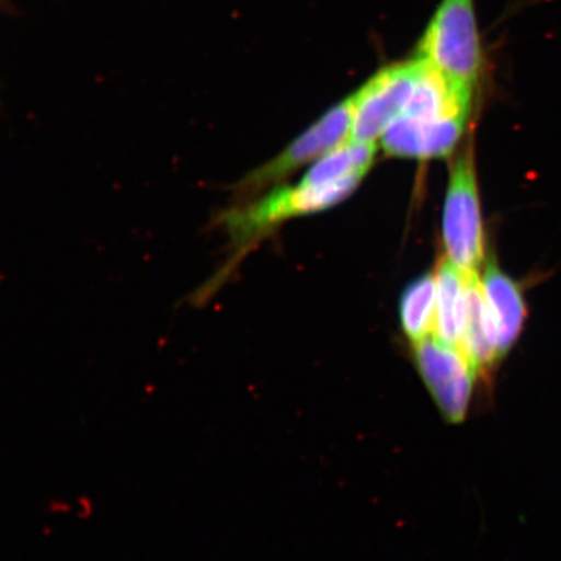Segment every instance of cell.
Here are the masks:
<instances>
[{
    "label": "cell",
    "instance_id": "obj_1",
    "mask_svg": "<svg viewBox=\"0 0 561 561\" xmlns=\"http://www.w3.org/2000/svg\"><path fill=\"white\" fill-rule=\"evenodd\" d=\"M483 47L474 0H442L417 47V58L468 89L479 82Z\"/></svg>",
    "mask_w": 561,
    "mask_h": 561
},
{
    "label": "cell",
    "instance_id": "obj_2",
    "mask_svg": "<svg viewBox=\"0 0 561 561\" xmlns=\"http://www.w3.org/2000/svg\"><path fill=\"white\" fill-rule=\"evenodd\" d=\"M354 118V98L339 103L321 116L304 135L293 140L291 145L268 163L245 174L243 179L231 186L233 203H243L270 191L280 181L300 167L314 159L327 156L343 144L351 135Z\"/></svg>",
    "mask_w": 561,
    "mask_h": 561
},
{
    "label": "cell",
    "instance_id": "obj_3",
    "mask_svg": "<svg viewBox=\"0 0 561 561\" xmlns=\"http://www.w3.org/2000/svg\"><path fill=\"white\" fill-rule=\"evenodd\" d=\"M444 240L448 261L467 275L479 273L483 230L471 147L453 165L445 203Z\"/></svg>",
    "mask_w": 561,
    "mask_h": 561
},
{
    "label": "cell",
    "instance_id": "obj_4",
    "mask_svg": "<svg viewBox=\"0 0 561 561\" xmlns=\"http://www.w3.org/2000/svg\"><path fill=\"white\" fill-rule=\"evenodd\" d=\"M419 66L415 59L386 67L356 91L350 140L375 142L404 114L415 89Z\"/></svg>",
    "mask_w": 561,
    "mask_h": 561
},
{
    "label": "cell",
    "instance_id": "obj_5",
    "mask_svg": "<svg viewBox=\"0 0 561 561\" xmlns=\"http://www.w3.org/2000/svg\"><path fill=\"white\" fill-rule=\"evenodd\" d=\"M421 377L436 399L444 416L451 423L466 419L473 394L477 368L465 351L448 345L436 335L415 343Z\"/></svg>",
    "mask_w": 561,
    "mask_h": 561
},
{
    "label": "cell",
    "instance_id": "obj_6",
    "mask_svg": "<svg viewBox=\"0 0 561 561\" xmlns=\"http://www.w3.org/2000/svg\"><path fill=\"white\" fill-rule=\"evenodd\" d=\"M468 118L420 121L402 115L382 135V146L389 156L434 159L450 156L465 133Z\"/></svg>",
    "mask_w": 561,
    "mask_h": 561
},
{
    "label": "cell",
    "instance_id": "obj_7",
    "mask_svg": "<svg viewBox=\"0 0 561 561\" xmlns=\"http://www.w3.org/2000/svg\"><path fill=\"white\" fill-rule=\"evenodd\" d=\"M482 287L495 328L497 350L503 356L515 345L523 331L526 306L522 287L495 263L486 265Z\"/></svg>",
    "mask_w": 561,
    "mask_h": 561
},
{
    "label": "cell",
    "instance_id": "obj_8",
    "mask_svg": "<svg viewBox=\"0 0 561 561\" xmlns=\"http://www.w3.org/2000/svg\"><path fill=\"white\" fill-rule=\"evenodd\" d=\"M437 311L434 335L460 346L468 312V275L446 259L437 273Z\"/></svg>",
    "mask_w": 561,
    "mask_h": 561
},
{
    "label": "cell",
    "instance_id": "obj_9",
    "mask_svg": "<svg viewBox=\"0 0 561 561\" xmlns=\"http://www.w3.org/2000/svg\"><path fill=\"white\" fill-rule=\"evenodd\" d=\"M459 347L472 360L477 370L493 366L501 357L479 273L468 275L467 322Z\"/></svg>",
    "mask_w": 561,
    "mask_h": 561
},
{
    "label": "cell",
    "instance_id": "obj_10",
    "mask_svg": "<svg viewBox=\"0 0 561 561\" xmlns=\"http://www.w3.org/2000/svg\"><path fill=\"white\" fill-rule=\"evenodd\" d=\"M376 156L375 142L346 140L321 157L304 175L307 185H327L353 174H367Z\"/></svg>",
    "mask_w": 561,
    "mask_h": 561
},
{
    "label": "cell",
    "instance_id": "obj_11",
    "mask_svg": "<svg viewBox=\"0 0 561 561\" xmlns=\"http://www.w3.org/2000/svg\"><path fill=\"white\" fill-rule=\"evenodd\" d=\"M437 311V277L425 275L407 287L399 306L402 328L413 343L434 333Z\"/></svg>",
    "mask_w": 561,
    "mask_h": 561
}]
</instances>
